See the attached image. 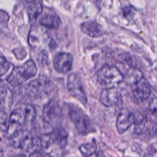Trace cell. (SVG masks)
<instances>
[{"mask_svg":"<svg viewBox=\"0 0 157 157\" xmlns=\"http://www.w3.org/2000/svg\"><path fill=\"white\" fill-rule=\"evenodd\" d=\"M37 67L33 60H28L20 66L15 67L7 77V82L13 86H19L33 77L37 73Z\"/></svg>","mask_w":157,"mask_h":157,"instance_id":"6da1fadb","label":"cell"},{"mask_svg":"<svg viewBox=\"0 0 157 157\" xmlns=\"http://www.w3.org/2000/svg\"><path fill=\"white\" fill-rule=\"evenodd\" d=\"M97 78L101 85L110 88L120 85L123 81L124 76L117 67L105 65L98 71Z\"/></svg>","mask_w":157,"mask_h":157,"instance_id":"7a4b0ae2","label":"cell"},{"mask_svg":"<svg viewBox=\"0 0 157 157\" xmlns=\"http://www.w3.org/2000/svg\"><path fill=\"white\" fill-rule=\"evenodd\" d=\"M52 90L51 81L45 76H40L26 85L25 93L30 98L38 99L49 94Z\"/></svg>","mask_w":157,"mask_h":157,"instance_id":"3957f363","label":"cell"},{"mask_svg":"<svg viewBox=\"0 0 157 157\" xmlns=\"http://www.w3.org/2000/svg\"><path fill=\"white\" fill-rule=\"evenodd\" d=\"M12 146L23 150H29L35 144V139L27 130L20 129L9 136Z\"/></svg>","mask_w":157,"mask_h":157,"instance_id":"277c9868","label":"cell"},{"mask_svg":"<svg viewBox=\"0 0 157 157\" xmlns=\"http://www.w3.org/2000/svg\"><path fill=\"white\" fill-rule=\"evenodd\" d=\"M67 89L72 97L83 105L87 103V97L80 77L75 74H70L67 79Z\"/></svg>","mask_w":157,"mask_h":157,"instance_id":"5b68a950","label":"cell"},{"mask_svg":"<svg viewBox=\"0 0 157 157\" xmlns=\"http://www.w3.org/2000/svg\"><path fill=\"white\" fill-rule=\"evenodd\" d=\"M61 115V107L55 100L49 101L44 107L42 118L45 123L48 124L56 123Z\"/></svg>","mask_w":157,"mask_h":157,"instance_id":"8992f818","label":"cell"},{"mask_svg":"<svg viewBox=\"0 0 157 157\" xmlns=\"http://www.w3.org/2000/svg\"><path fill=\"white\" fill-rule=\"evenodd\" d=\"M48 39V33L42 26H33L28 35V43L33 48H39L44 45Z\"/></svg>","mask_w":157,"mask_h":157,"instance_id":"52a82bcc","label":"cell"},{"mask_svg":"<svg viewBox=\"0 0 157 157\" xmlns=\"http://www.w3.org/2000/svg\"><path fill=\"white\" fill-rule=\"evenodd\" d=\"M73 58L70 53L59 52L56 54L53 59L55 69L61 73H66L71 71L72 66Z\"/></svg>","mask_w":157,"mask_h":157,"instance_id":"ba28073f","label":"cell"},{"mask_svg":"<svg viewBox=\"0 0 157 157\" xmlns=\"http://www.w3.org/2000/svg\"><path fill=\"white\" fill-rule=\"evenodd\" d=\"M135 121L134 114L127 109H123L119 112L117 121L116 128L120 134L125 132Z\"/></svg>","mask_w":157,"mask_h":157,"instance_id":"9c48e42d","label":"cell"},{"mask_svg":"<svg viewBox=\"0 0 157 157\" xmlns=\"http://www.w3.org/2000/svg\"><path fill=\"white\" fill-rule=\"evenodd\" d=\"M26 121L23 109L19 108L14 110L9 116V126L7 132L9 136L18 130L21 129Z\"/></svg>","mask_w":157,"mask_h":157,"instance_id":"30bf717a","label":"cell"},{"mask_svg":"<svg viewBox=\"0 0 157 157\" xmlns=\"http://www.w3.org/2000/svg\"><path fill=\"white\" fill-rule=\"evenodd\" d=\"M134 86V88L132 91L134 101L137 104L145 102L151 94V88L149 83L143 78Z\"/></svg>","mask_w":157,"mask_h":157,"instance_id":"8fae6325","label":"cell"},{"mask_svg":"<svg viewBox=\"0 0 157 157\" xmlns=\"http://www.w3.org/2000/svg\"><path fill=\"white\" fill-rule=\"evenodd\" d=\"M120 98V93L116 87L105 88L100 94V101L106 107H112L117 104Z\"/></svg>","mask_w":157,"mask_h":157,"instance_id":"7c38bea8","label":"cell"},{"mask_svg":"<svg viewBox=\"0 0 157 157\" xmlns=\"http://www.w3.org/2000/svg\"><path fill=\"white\" fill-rule=\"evenodd\" d=\"M81 29L83 33L92 37H99L104 33L102 26L96 21H88L82 23Z\"/></svg>","mask_w":157,"mask_h":157,"instance_id":"4fadbf2b","label":"cell"},{"mask_svg":"<svg viewBox=\"0 0 157 157\" xmlns=\"http://www.w3.org/2000/svg\"><path fill=\"white\" fill-rule=\"evenodd\" d=\"M41 26L52 29H57L59 28L61 21L59 17L53 13H47L44 15L39 20Z\"/></svg>","mask_w":157,"mask_h":157,"instance_id":"5bb4252c","label":"cell"},{"mask_svg":"<svg viewBox=\"0 0 157 157\" xmlns=\"http://www.w3.org/2000/svg\"><path fill=\"white\" fill-rule=\"evenodd\" d=\"M144 78V74L140 69L136 67L129 68L124 76L123 81L129 85H135Z\"/></svg>","mask_w":157,"mask_h":157,"instance_id":"9a60e30c","label":"cell"},{"mask_svg":"<svg viewBox=\"0 0 157 157\" xmlns=\"http://www.w3.org/2000/svg\"><path fill=\"white\" fill-rule=\"evenodd\" d=\"M75 123V126L77 131L82 134H86L90 129L91 126L90 121L88 117L85 115H79L78 117H75L74 118H71Z\"/></svg>","mask_w":157,"mask_h":157,"instance_id":"2e32d148","label":"cell"},{"mask_svg":"<svg viewBox=\"0 0 157 157\" xmlns=\"http://www.w3.org/2000/svg\"><path fill=\"white\" fill-rule=\"evenodd\" d=\"M52 136L56 145L64 148L67 140V132L62 128H56L52 133Z\"/></svg>","mask_w":157,"mask_h":157,"instance_id":"e0dca14e","label":"cell"},{"mask_svg":"<svg viewBox=\"0 0 157 157\" xmlns=\"http://www.w3.org/2000/svg\"><path fill=\"white\" fill-rule=\"evenodd\" d=\"M42 12V6L41 3L37 0H35L29 6L28 9V14L29 22L31 24L35 23L39 16Z\"/></svg>","mask_w":157,"mask_h":157,"instance_id":"ac0fdd59","label":"cell"},{"mask_svg":"<svg viewBox=\"0 0 157 157\" xmlns=\"http://www.w3.org/2000/svg\"><path fill=\"white\" fill-rule=\"evenodd\" d=\"M38 144L45 151L51 150L53 145H55L51 134L42 135L38 139Z\"/></svg>","mask_w":157,"mask_h":157,"instance_id":"d6986e66","label":"cell"},{"mask_svg":"<svg viewBox=\"0 0 157 157\" xmlns=\"http://www.w3.org/2000/svg\"><path fill=\"white\" fill-rule=\"evenodd\" d=\"M97 149L96 143L94 140L87 143L83 144L79 147L80 151L85 156H89L94 154Z\"/></svg>","mask_w":157,"mask_h":157,"instance_id":"ffe728a7","label":"cell"},{"mask_svg":"<svg viewBox=\"0 0 157 157\" xmlns=\"http://www.w3.org/2000/svg\"><path fill=\"white\" fill-rule=\"evenodd\" d=\"M12 98L11 91L7 88L0 86V106L7 105L12 101Z\"/></svg>","mask_w":157,"mask_h":157,"instance_id":"44dd1931","label":"cell"},{"mask_svg":"<svg viewBox=\"0 0 157 157\" xmlns=\"http://www.w3.org/2000/svg\"><path fill=\"white\" fill-rule=\"evenodd\" d=\"M26 118V121L32 122L33 121L36 117V112L34 107L29 104L25 105L23 109Z\"/></svg>","mask_w":157,"mask_h":157,"instance_id":"7402d4cb","label":"cell"},{"mask_svg":"<svg viewBox=\"0 0 157 157\" xmlns=\"http://www.w3.org/2000/svg\"><path fill=\"white\" fill-rule=\"evenodd\" d=\"M9 118L7 113L4 110H0V129L7 131L9 126Z\"/></svg>","mask_w":157,"mask_h":157,"instance_id":"603a6c76","label":"cell"},{"mask_svg":"<svg viewBox=\"0 0 157 157\" xmlns=\"http://www.w3.org/2000/svg\"><path fill=\"white\" fill-rule=\"evenodd\" d=\"M37 61L38 63L42 66H46L49 64L50 59L48 55L45 50H42L39 53L37 56Z\"/></svg>","mask_w":157,"mask_h":157,"instance_id":"cb8c5ba5","label":"cell"},{"mask_svg":"<svg viewBox=\"0 0 157 157\" xmlns=\"http://www.w3.org/2000/svg\"><path fill=\"white\" fill-rule=\"evenodd\" d=\"M122 12L124 17L127 20H130L134 17L136 10L133 7L129 6L124 7L122 9Z\"/></svg>","mask_w":157,"mask_h":157,"instance_id":"d4e9b609","label":"cell"},{"mask_svg":"<svg viewBox=\"0 0 157 157\" xmlns=\"http://www.w3.org/2000/svg\"><path fill=\"white\" fill-rule=\"evenodd\" d=\"M9 63L2 55H0V76L5 74L9 68Z\"/></svg>","mask_w":157,"mask_h":157,"instance_id":"484cf974","label":"cell"},{"mask_svg":"<svg viewBox=\"0 0 157 157\" xmlns=\"http://www.w3.org/2000/svg\"><path fill=\"white\" fill-rule=\"evenodd\" d=\"M148 109L153 115L157 117V97L153 98L150 102Z\"/></svg>","mask_w":157,"mask_h":157,"instance_id":"4316f807","label":"cell"},{"mask_svg":"<svg viewBox=\"0 0 157 157\" xmlns=\"http://www.w3.org/2000/svg\"><path fill=\"white\" fill-rule=\"evenodd\" d=\"M9 18L8 14L6 12L0 10V23H6L9 20Z\"/></svg>","mask_w":157,"mask_h":157,"instance_id":"83f0119b","label":"cell"},{"mask_svg":"<svg viewBox=\"0 0 157 157\" xmlns=\"http://www.w3.org/2000/svg\"><path fill=\"white\" fill-rule=\"evenodd\" d=\"M29 157H44V156L40 152L34 151L31 153V155H29Z\"/></svg>","mask_w":157,"mask_h":157,"instance_id":"f1b7e54d","label":"cell"},{"mask_svg":"<svg viewBox=\"0 0 157 157\" xmlns=\"http://www.w3.org/2000/svg\"><path fill=\"white\" fill-rule=\"evenodd\" d=\"M145 157H157V151L149 152L145 155Z\"/></svg>","mask_w":157,"mask_h":157,"instance_id":"f546056e","label":"cell"},{"mask_svg":"<svg viewBox=\"0 0 157 157\" xmlns=\"http://www.w3.org/2000/svg\"><path fill=\"white\" fill-rule=\"evenodd\" d=\"M152 131H153V132L156 136H157V122H156V123L153 124V127H152Z\"/></svg>","mask_w":157,"mask_h":157,"instance_id":"4dcf8cb0","label":"cell"},{"mask_svg":"<svg viewBox=\"0 0 157 157\" xmlns=\"http://www.w3.org/2000/svg\"><path fill=\"white\" fill-rule=\"evenodd\" d=\"M96 157H106V156L102 151H99V153L96 155Z\"/></svg>","mask_w":157,"mask_h":157,"instance_id":"1f68e13d","label":"cell"},{"mask_svg":"<svg viewBox=\"0 0 157 157\" xmlns=\"http://www.w3.org/2000/svg\"><path fill=\"white\" fill-rule=\"evenodd\" d=\"M0 157H4V152L3 150L0 147Z\"/></svg>","mask_w":157,"mask_h":157,"instance_id":"d6a6232c","label":"cell"},{"mask_svg":"<svg viewBox=\"0 0 157 157\" xmlns=\"http://www.w3.org/2000/svg\"><path fill=\"white\" fill-rule=\"evenodd\" d=\"M15 157H26L24 154H18L16 155Z\"/></svg>","mask_w":157,"mask_h":157,"instance_id":"836d02e7","label":"cell"},{"mask_svg":"<svg viewBox=\"0 0 157 157\" xmlns=\"http://www.w3.org/2000/svg\"><path fill=\"white\" fill-rule=\"evenodd\" d=\"M26 2H29V3H31L33 2V1H34L35 0H25Z\"/></svg>","mask_w":157,"mask_h":157,"instance_id":"e575fe53","label":"cell"},{"mask_svg":"<svg viewBox=\"0 0 157 157\" xmlns=\"http://www.w3.org/2000/svg\"><path fill=\"white\" fill-rule=\"evenodd\" d=\"M86 157H88V156H86Z\"/></svg>","mask_w":157,"mask_h":157,"instance_id":"d590c367","label":"cell"}]
</instances>
